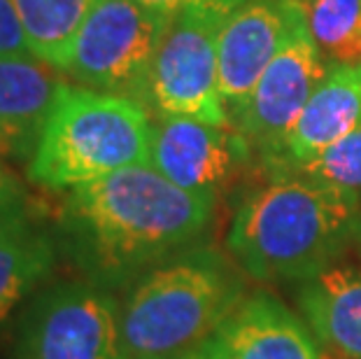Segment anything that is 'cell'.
<instances>
[{"label": "cell", "instance_id": "1", "mask_svg": "<svg viewBox=\"0 0 361 359\" xmlns=\"http://www.w3.org/2000/svg\"><path fill=\"white\" fill-rule=\"evenodd\" d=\"M214 208L217 196L184 192L152 166H130L68 189L59 238L87 282L117 292L203 243Z\"/></svg>", "mask_w": 361, "mask_h": 359}, {"label": "cell", "instance_id": "2", "mask_svg": "<svg viewBox=\"0 0 361 359\" xmlns=\"http://www.w3.org/2000/svg\"><path fill=\"white\" fill-rule=\"evenodd\" d=\"M361 194L301 175H271L243 198L226 248L243 273L275 282L305 280L355 245Z\"/></svg>", "mask_w": 361, "mask_h": 359}, {"label": "cell", "instance_id": "3", "mask_svg": "<svg viewBox=\"0 0 361 359\" xmlns=\"http://www.w3.org/2000/svg\"><path fill=\"white\" fill-rule=\"evenodd\" d=\"M240 271L205 243L152 266L119 301V359L194 355L247 294Z\"/></svg>", "mask_w": 361, "mask_h": 359}, {"label": "cell", "instance_id": "4", "mask_svg": "<svg viewBox=\"0 0 361 359\" xmlns=\"http://www.w3.org/2000/svg\"><path fill=\"white\" fill-rule=\"evenodd\" d=\"M152 112L126 96L61 84L28 164L37 187L68 192L130 166H149Z\"/></svg>", "mask_w": 361, "mask_h": 359}, {"label": "cell", "instance_id": "5", "mask_svg": "<svg viewBox=\"0 0 361 359\" xmlns=\"http://www.w3.org/2000/svg\"><path fill=\"white\" fill-rule=\"evenodd\" d=\"M168 24L171 17L140 0H96L61 73L75 84L147 108L152 66Z\"/></svg>", "mask_w": 361, "mask_h": 359}, {"label": "cell", "instance_id": "6", "mask_svg": "<svg viewBox=\"0 0 361 359\" xmlns=\"http://www.w3.org/2000/svg\"><path fill=\"white\" fill-rule=\"evenodd\" d=\"M228 14L187 10L171 17L149 75L147 110L154 117H187L231 126L219 91V30Z\"/></svg>", "mask_w": 361, "mask_h": 359}, {"label": "cell", "instance_id": "7", "mask_svg": "<svg viewBox=\"0 0 361 359\" xmlns=\"http://www.w3.org/2000/svg\"><path fill=\"white\" fill-rule=\"evenodd\" d=\"M17 359H119V303L91 282H63L28 303Z\"/></svg>", "mask_w": 361, "mask_h": 359}, {"label": "cell", "instance_id": "8", "mask_svg": "<svg viewBox=\"0 0 361 359\" xmlns=\"http://www.w3.org/2000/svg\"><path fill=\"white\" fill-rule=\"evenodd\" d=\"M326 71V59L314 44L298 7L278 54L268 63L245 103L231 114V126L252 145V150L259 152L261 159L273 157L301 117L305 103L324 80Z\"/></svg>", "mask_w": 361, "mask_h": 359}, {"label": "cell", "instance_id": "9", "mask_svg": "<svg viewBox=\"0 0 361 359\" xmlns=\"http://www.w3.org/2000/svg\"><path fill=\"white\" fill-rule=\"evenodd\" d=\"M252 145L233 126L187 117H154L149 166L191 194L219 196L250 166Z\"/></svg>", "mask_w": 361, "mask_h": 359}, {"label": "cell", "instance_id": "10", "mask_svg": "<svg viewBox=\"0 0 361 359\" xmlns=\"http://www.w3.org/2000/svg\"><path fill=\"white\" fill-rule=\"evenodd\" d=\"M196 355L201 359H326L310 327L268 292L245 294Z\"/></svg>", "mask_w": 361, "mask_h": 359}, {"label": "cell", "instance_id": "11", "mask_svg": "<svg viewBox=\"0 0 361 359\" xmlns=\"http://www.w3.org/2000/svg\"><path fill=\"white\" fill-rule=\"evenodd\" d=\"M296 10V0H250L224 19L217 54L219 91L228 117L245 103L278 54Z\"/></svg>", "mask_w": 361, "mask_h": 359}, {"label": "cell", "instance_id": "12", "mask_svg": "<svg viewBox=\"0 0 361 359\" xmlns=\"http://www.w3.org/2000/svg\"><path fill=\"white\" fill-rule=\"evenodd\" d=\"M361 128V66H329L324 80L305 103L301 117L273 157L264 159L271 175L322 154Z\"/></svg>", "mask_w": 361, "mask_h": 359}, {"label": "cell", "instance_id": "13", "mask_svg": "<svg viewBox=\"0 0 361 359\" xmlns=\"http://www.w3.org/2000/svg\"><path fill=\"white\" fill-rule=\"evenodd\" d=\"M44 61L0 56V159L30 164L63 80Z\"/></svg>", "mask_w": 361, "mask_h": 359}, {"label": "cell", "instance_id": "14", "mask_svg": "<svg viewBox=\"0 0 361 359\" xmlns=\"http://www.w3.org/2000/svg\"><path fill=\"white\" fill-rule=\"evenodd\" d=\"M296 301L322 346L345 359H361V264L336 259L301 280Z\"/></svg>", "mask_w": 361, "mask_h": 359}, {"label": "cell", "instance_id": "15", "mask_svg": "<svg viewBox=\"0 0 361 359\" xmlns=\"http://www.w3.org/2000/svg\"><path fill=\"white\" fill-rule=\"evenodd\" d=\"M54 269L49 231L28 208L0 212V324Z\"/></svg>", "mask_w": 361, "mask_h": 359}, {"label": "cell", "instance_id": "16", "mask_svg": "<svg viewBox=\"0 0 361 359\" xmlns=\"http://www.w3.org/2000/svg\"><path fill=\"white\" fill-rule=\"evenodd\" d=\"M96 0H12L30 56L61 73Z\"/></svg>", "mask_w": 361, "mask_h": 359}, {"label": "cell", "instance_id": "17", "mask_svg": "<svg viewBox=\"0 0 361 359\" xmlns=\"http://www.w3.org/2000/svg\"><path fill=\"white\" fill-rule=\"evenodd\" d=\"M329 66H361V0H296Z\"/></svg>", "mask_w": 361, "mask_h": 359}, {"label": "cell", "instance_id": "18", "mask_svg": "<svg viewBox=\"0 0 361 359\" xmlns=\"http://www.w3.org/2000/svg\"><path fill=\"white\" fill-rule=\"evenodd\" d=\"M301 175L322 185L343 189V192L361 194V128L350 133L348 138L331 145L322 154L296 164L278 175Z\"/></svg>", "mask_w": 361, "mask_h": 359}, {"label": "cell", "instance_id": "19", "mask_svg": "<svg viewBox=\"0 0 361 359\" xmlns=\"http://www.w3.org/2000/svg\"><path fill=\"white\" fill-rule=\"evenodd\" d=\"M140 3L161 12V14H166V17H175V14L187 12V10H207V12L231 14L240 5L250 3V0H140Z\"/></svg>", "mask_w": 361, "mask_h": 359}, {"label": "cell", "instance_id": "20", "mask_svg": "<svg viewBox=\"0 0 361 359\" xmlns=\"http://www.w3.org/2000/svg\"><path fill=\"white\" fill-rule=\"evenodd\" d=\"M30 54L12 0H0V56Z\"/></svg>", "mask_w": 361, "mask_h": 359}, {"label": "cell", "instance_id": "21", "mask_svg": "<svg viewBox=\"0 0 361 359\" xmlns=\"http://www.w3.org/2000/svg\"><path fill=\"white\" fill-rule=\"evenodd\" d=\"M26 208V192L21 182L14 178L12 171H7L0 162V212Z\"/></svg>", "mask_w": 361, "mask_h": 359}, {"label": "cell", "instance_id": "22", "mask_svg": "<svg viewBox=\"0 0 361 359\" xmlns=\"http://www.w3.org/2000/svg\"><path fill=\"white\" fill-rule=\"evenodd\" d=\"M355 248L359 252V259H361V219H359V226H357V238H355Z\"/></svg>", "mask_w": 361, "mask_h": 359}, {"label": "cell", "instance_id": "23", "mask_svg": "<svg viewBox=\"0 0 361 359\" xmlns=\"http://www.w3.org/2000/svg\"><path fill=\"white\" fill-rule=\"evenodd\" d=\"M171 359H201L196 353L194 355H184V357H171Z\"/></svg>", "mask_w": 361, "mask_h": 359}]
</instances>
